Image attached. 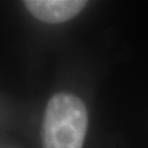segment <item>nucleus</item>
I'll return each mask as SVG.
<instances>
[{"instance_id":"f257e3e1","label":"nucleus","mask_w":148,"mask_h":148,"mask_svg":"<svg viewBox=\"0 0 148 148\" xmlns=\"http://www.w3.org/2000/svg\"><path fill=\"white\" fill-rule=\"evenodd\" d=\"M86 128L84 103L73 94H56L45 111L41 133L43 148H82Z\"/></svg>"},{"instance_id":"f03ea898","label":"nucleus","mask_w":148,"mask_h":148,"mask_svg":"<svg viewBox=\"0 0 148 148\" xmlns=\"http://www.w3.org/2000/svg\"><path fill=\"white\" fill-rule=\"evenodd\" d=\"M26 9L36 18L47 24H61L75 17L85 8L83 0H27Z\"/></svg>"}]
</instances>
